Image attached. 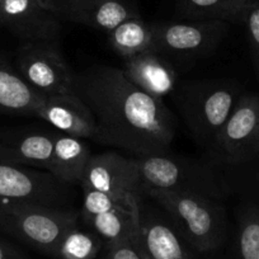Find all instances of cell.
<instances>
[{
    "label": "cell",
    "instance_id": "24",
    "mask_svg": "<svg viewBox=\"0 0 259 259\" xmlns=\"http://www.w3.org/2000/svg\"><path fill=\"white\" fill-rule=\"evenodd\" d=\"M84 201L81 218L83 220L99 213L108 212L112 210H119V208H128L140 203V196L130 198H119L107 194L104 192L92 191V189H84Z\"/></svg>",
    "mask_w": 259,
    "mask_h": 259
},
{
    "label": "cell",
    "instance_id": "2",
    "mask_svg": "<svg viewBox=\"0 0 259 259\" xmlns=\"http://www.w3.org/2000/svg\"><path fill=\"white\" fill-rule=\"evenodd\" d=\"M149 197L170 215L184 240L201 255L223 248L228 236L224 207L216 198L188 191L148 189Z\"/></svg>",
    "mask_w": 259,
    "mask_h": 259
},
{
    "label": "cell",
    "instance_id": "19",
    "mask_svg": "<svg viewBox=\"0 0 259 259\" xmlns=\"http://www.w3.org/2000/svg\"><path fill=\"white\" fill-rule=\"evenodd\" d=\"M141 203L128 208L112 210L85 219V224L96 233L104 246L126 240L135 235L140 228Z\"/></svg>",
    "mask_w": 259,
    "mask_h": 259
},
{
    "label": "cell",
    "instance_id": "6",
    "mask_svg": "<svg viewBox=\"0 0 259 259\" xmlns=\"http://www.w3.org/2000/svg\"><path fill=\"white\" fill-rule=\"evenodd\" d=\"M17 71L34 91L46 97L74 93L75 74L65 61L59 41L21 44Z\"/></svg>",
    "mask_w": 259,
    "mask_h": 259
},
{
    "label": "cell",
    "instance_id": "9",
    "mask_svg": "<svg viewBox=\"0 0 259 259\" xmlns=\"http://www.w3.org/2000/svg\"><path fill=\"white\" fill-rule=\"evenodd\" d=\"M68 197L65 183L49 171L0 163V201H31L59 207Z\"/></svg>",
    "mask_w": 259,
    "mask_h": 259
},
{
    "label": "cell",
    "instance_id": "20",
    "mask_svg": "<svg viewBox=\"0 0 259 259\" xmlns=\"http://www.w3.org/2000/svg\"><path fill=\"white\" fill-rule=\"evenodd\" d=\"M109 44L119 56L124 59L135 56L144 51H148L153 42L151 26L144 23L140 18L134 17L108 33Z\"/></svg>",
    "mask_w": 259,
    "mask_h": 259
},
{
    "label": "cell",
    "instance_id": "10",
    "mask_svg": "<svg viewBox=\"0 0 259 259\" xmlns=\"http://www.w3.org/2000/svg\"><path fill=\"white\" fill-rule=\"evenodd\" d=\"M81 188L104 192L114 197L140 196V178L135 158L103 153L89 158L80 182Z\"/></svg>",
    "mask_w": 259,
    "mask_h": 259
},
{
    "label": "cell",
    "instance_id": "27",
    "mask_svg": "<svg viewBox=\"0 0 259 259\" xmlns=\"http://www.w3.org/2000/svg\"><path fill=\"white\" fill-rule=\"evenodd\" d=\"M0 259H29L13 244L0 239Z\"/></svg>",
    "mask_w": 259,
    "mask_h": 259
},
{
    "label": "cell",
    "instance_id": "7",
    "mask_svg": "<svg viewBox=\"0 0 259 259\" xmlns=\"http://www.w3.org/2000/svg\"><path fill=\"white\" fill-rule=\"evenodd\" d=\"M219 161L231 165L259 155V97H240L230 117L210 146Z\"/></svg>",
    "mask_w": 259,
    "mask_h": 259
},
{
    "label": "cell",
    "instance_id": "17",
    "mask_svg": "<svg viewBox=\"0 0 259 259\" xmlns=\"http://www.w3.org/2000/svg\"><path fill=\"white\" fill-rule=\"evenodd\" d=\"M45 98L0 54V113L36 116Z\"/></svg>",
    "mask_w": 259,
    "mask_h": 259
},
{
    "label": "cell",
    "instance_id": "22",
    "mask_svg": "<svg viewBox=\"0 0 259 259\" xmlns=\"http://www.w3.org/2000/svg\"><path fill=\"white\" fill-rule=\"evenodd\" d=\"M233 259H259V205L249 203L240 211Z\"/></svg>",
    "mask_w": 259,
    "mask_h": 259
},
{
    "label": "cell",
    "instance_id": "30",
    "mask_svg": "<svg viewBox=\"0 0 259 259\" xmlns=\"http://www.w3.org/2000/svg\"><path fill=\"white\" fill-rule=\"evenodd\" d=\"M2 3H3V0H0V4H2Z\"/></svg>",
    "mask_w": 259,
    "mask_h": 259
},
{
    "label": "cell",
    "instance_id": "21",
    "mask_svg": "<svg viewBox=\"0 0 259 259\" xmlns=\"http://www.w3.org/2000/svg\"><path fill=\"white\" fill-rule=\"evenodd\" d=\"M251 0H182L184 14L196 21L234 22L244 18Z\"/></svg>",
    "mask_w": 259,
    "mask_h": 259
},
{
    "label": "cell",
    "instance_id": "26",
    "mask_svg": "<svg viewBox=\"0 0 259 259\" xmlns=\"http://www.w3.org/2000/svg\"><path fill=\"white\" fill-rule=\"evenodd\" d=\"M244 19H245L246 29H248L251 60H253L256 79L259 83V3L251 2L250 6L246 9Z\"/></svg>",
    "mask_w": 259,
    "mask_h": 259
},
{
    "label": "cell",
    "instance_id": "4",
    "mask_svg": "<svg viewBox=\"0 0 259 259\" xmlns=\"http://www.w3.org/2000/svg\"><path fill=\"white\" fill-rule=\"evenodd\" d=\"M236 102V92L231 87L200 84L186 89L181 111L194 139L202 145L211 146Z\"/></svg>",
    "mask_w": 259,
    "mask_h": 259
},
{
    "label": "cell",
    "instance_id": "18",
    "mask_svg": "<svg viewBox=\"0 0 259 259\" xmlns=\"http://www.w3.org/2000/svg\"><path fill=\"white\" fill-rule=\"evenodd\" d=\"M91 153L84 139L55 133L54 151L46 170L65 184L80 183Z\"/></svg>",
    "mask_w": 259,
    "mask_h": 259
},
{
    "label": "cell",
    "instance_id": "13",
    "mask_svg": "<svg viewBox=\"0 0 259 259\" xmlns=\"http://www.w3.org/2000/svg\"><path fill=\"white\" fill-rule=\"evenodd\" d=\"M54 143L55 133L0 131V163L47 169Z\"/></svg>",
    "mask_w": 259,
    "mask_h": 259
},
{
    "label": "cell",
    "instance_id": "15",
    "mask_svg": "<svg viewBox=\"0 0 259 259\" xmlns=\"http://www.w3.org/2000/svg\"><path fill=\"white\" fill-rule=\"evenodd\" d=\"M122 71L134 85L159 99L171 93L176 87L177 76L173 65L153 50L126 59Z\"/></svg>",
    "mask_w": 259,
    "mask_h": 259
},
{
    "label": "cell",
    "instance_id": "23",
    "mask_svg": "<svg viewBox=\"0 0 259 259\" xmlns=\"http://www.w3.org/2000/svg\"><path fill=\"white\" fill-rule=\"evenodd\" d=\"M104 243L93 231H84L74 226L66 231L60 241L54 258L56 259H96Z\"/></svg>",
    "mask_w": 259,
    "mask_h": 259
},
{
    "label": "cell",
    "instance_id": "14",
    "mask_svg": "<svg viewBox=\"0 0 259 259\" xmlns=\"http://www.w3.org/2000/svg\"><path fill=\"white\" fill-rule=\"evenodd\" d=\"M138 239L150 259H200L201 254L184 240L173 224L161 218L145 215L143 210Z\"/></svg>",
    "mask_w": 259,
    "mask_h": 259
},
{
    "label": "cell",
    "instance_id": "8",
    "mask_svg": "<svg viewBox=\"0 0 259 259\" xmlns=\"http://www.w3.org/2000/svg\"><path fill=\"white\" fill-rule=\"evenodd\" d=\"M228 28L229 23L223 21L154 24L150 50L161 55L183 57L210 54L220 44Z\"/></svg>",
    "mask_w": 259,
    "mask_h": 259
},
{
    "label": "cell",
    "instance_id": "12",
    "mask_svg": "<svg viewBox=\"0 0 259 259\" xmlns=\"http://www.w3.org/2000/svg\"><path fill=\"white\" fill-rule=\"evenodd\" d=\"M36 116L49 122L59 133L84 140L92 139L98 143L96 118L75 93L47 96L37 109Z\"/></svg>",
    "mask_w": 259,
    "mask_h": 259
},
{
    "label": "cell",
    "instance_id": "1",
    "mask_svg": "<svg viewBox=\"0 0 259 259\" xmlns=\"http://www.w3.org/2000/svg\"><path fill=\"white\" fill-rule=\"evenodd\" d=\"M74 93L88 106L99 131L98 143L138 156L166 155L176 119L163 101L149 96L122 69L94 66L74 80Z\"/></svg>",
    "mask_w": 259,
    "mask_h": 259
},
{
    "label": "cell",
    "instance_id": "28",
    "mask_svg": "<svg viewBox=\"0 0 259 259\" xmlns=\"http://www.w3.org/2000/svg\"><path fill=\"white\" fill-rule=\"evenodd\" d=\"M37 2H38L44 8H46L47 11L55 13L60 18L59 14H60V7H61V0H37Z\"/></svg>",
    "mask_w": 259,
    "mask_h": 259
},
{
    "label": "cell",
    "instance_id": "25",
    "mask_svg": "<svg viewBox=\"0 0 259 259\" xmlns=\"http://www.w3.org/2000/svg\"><path fill=\"white\" fill-rule=\"evenodd\" d=\"M138 233L126 240L104 246L102 259H150L139 243Z\"/></svg>",
    "mask_w": 259,
    "mask_h": 259
},
{
    "label": "cell",
    "instance_id": "16",
    "mask_svg": "<svg viewBox=\"0 0 259 259\" xmlns=\"http://www.w3.org/2000/svg\"><path fill=\"white\" fill-rule=\"evenodd\" d=\"M134 17L133 9L121 0H66L60 9V18L108 33Z\"/></svg>",
    "mask_w": 259,
    "mask_h": 259
},
{
    "label": "cell",
    "instance_id": "29",
    "mask_svg": "<svg viewBox=\"0 0 259 259\" xmlns=\"http://www.w3.org/2000/svg\"><path fill=\"white\" fill-rule=\"evenodd\" d=\"M64 2H66V0H61V6L64 4ZM60 9H61V7H60ZM59 16H60V14H59Z\"/></svg>",
    "mask_w": 259,
    "mask_h": 259
},
{
    "label": "cell",
    "instance_id": "3",
    "mask_svg": "<svg viewBox=\"0 0 259 259\" xmlns=\"http://www.w3.org/2000/svg\"><path fill=\"white\" fill-rule=\"evenodd\" d=\"M71 210L31 201H0V231L54 258L66 231L78 226Z\"/></svg>",
    "mask_w": 259,
    "mask_h": 259
},
{
    "label": "cell",
    "instance_id": "11",
    "mask_svg": "<svg viewBox=\"0 0 259 259\" xmlns=\"http://www.w3.org/2000/svg\"><path fill=\"white\" fill-rule=\"evenodd\" d=\"M0 26L8 28L22 44L59 41L60 18L37 0H3Z\"/></svg>",
    "mask_w": 259,
    "mask_h": 259
},
{
    "label": "cell",
    "instance_id": "5",
    "mask_svg": "<svg viewBox=\"0 0 259 259\" xmlns=\"http://www.w3.org/2000/svg\"><path fill=\"white\" fill-rule=\"evenodd\" d=\"M140 178V192L148 189L188 191L218 197L221 188L207 169L166 155L135 158Z\"/></svg>",
    "mask_w": 259,
    "mask_h": 259
}]
</instances>
